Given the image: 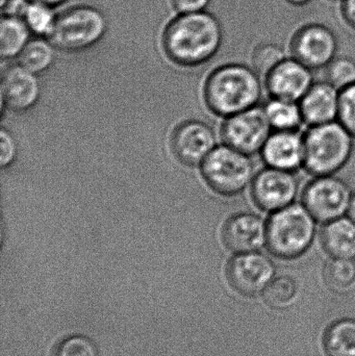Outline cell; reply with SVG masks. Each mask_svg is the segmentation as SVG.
Returning a JSON list of instances; mask_svg holds the SVG:
<instances>
[{
	"label": "cell",
	"mask_w": 355,
	"mask_h": 356,
	"mask_svg": "<svg viewBox=\"0 0 355 356\" xmlns=\"http://www.w3.org/2000/svg\"><path fill=\"white\" fill-rule=\"evenodd\" d=\"M222 27L206 12L181 14L165 27L163 49L169 60L183 67H195L210 60L222 44Z\"/></svg>",
	"instance_id": "cell-1"
},
{
	"label": "cell",
	"mask_w": 355,
	"mask_h": 356,
	"mask_svg": "<svg viewBox=\"0 0 355 356\" xmlns=\"http://www.w3.org/2000/svg\"><path fill=\"white\" fill-rule=\"evenodd\" d=\"M262 91L260 75L242 64L223 65L213 71L204 90L208 108L225 118L258 106Z\"/></svg>",
	"instance_id": "cell-2"
},
{
	"label": "cell",
	"mask_w": 355,
	"mask_h": 356,
	"mask_svg": "<svg viewBox=\"0 0 355 356\" xmlns=\"http://www.w3.org/2000/svg\"><path fill=\"white\" fill-rule=\"evenodd\" d=\"M316 234V220L302 203L295 202L267 220L266 248L277 259H298L308 252Z\"/></svg>",
	"instance_id": "cell-3"
},
{
	"label": "cell",
	"mask_w": 355,
	"mask_h": 356,
	"mask_svg": "<svg viewBox=\"0 0 355 356\" xmlns=\"http://www.w3.org/2000/svg\"><path fill=\"white\" fill-rule=\"evenodd\" d=\"M354 137L339 122L311 127L304 135V168L314 177L336 175L352 159Z\"/></svg>",
	"instance_id": "cell-4"
},
{
	"label": "cell",
	"mask_w": 355,
	"mask_h": 356,
	"mask_svg": "<svg viewBox=\"0 0 355 356\" xmlns=\"http://www.w3.org/2000/svg\"><path fill=\"white\" fill-rule=\"evenodd\" d=\"M106 31L104 14L92 6L69 8L56 17L47 35L52 46L63 51H83L95 45Z\"/></svg>",
	"instance_id": "cell-5"
},
{
	"label": "cell",
	"mask_w": 355,
	"mask_h": 356,
	"mask_svg": "<svg viewBox=\"0 0 355 356\" xmlns=\"http://www.w3.org/2000/svg\"><path fill=\"white\" fill-rule=\"evenodd\" d=\"M201 165L206 184L223 196L241 194L251 186L256 175L250 156L226 144L215 148Z\"/></svg>",
	"instance_id": "cell-6"
},
{
	"label": "cell",
	"mask_w": 355,
	"mask_h": 356,
	"mask_svg": "<svg viewBox=\"0 0 355 356\" xmlns=\"http://www.w3.org/2000/svg\"><path fill=\"white\" fill-rule=\"evenodd\" d=\"M354 193L347 182L335 175L315 177L302 193V203L319 223L347 216Z\"/></svg>",
	"instance_id": "cell-7"
},
{
	"label": "cell",
	"mask_w": 355,
	"mask_h": 356,
	"mask_svg": "<svg viewBox=\"0 0 355 356\" xmlns=\"http://www.w3.org/2000/svg\"><path fill=\"white\" fill-rule=\"evenodd\" d=\"M271 133L264 108L258 106L227 117L221 129L226 145L248 156L261 152Z\"/></svg>",
	"instance_id": "cell-8"
},
{
	"label": "cell",
	"mask_w": 355,
	"mask_h": 356,
	"mask_svg": "<svg viewBox=\"0 0 355 356\" xmlns=\"http://www.w3.org/2000/svg\"><path fill=\"white\" fill-rule=\"evenodd\" d=\"M337 35L320 23H308L294 33L290 42L292 56L312 70L327 68L337 58Z\"/></svg>",
	"instance_id": "cell-9"
},
{
	"label": "cell",
	"mask_w": 355,
	"mask_h": 356,
	"mask_svg": "<svg viewBox=\"0 0 355 356\" xmlns=\"http://www.w3.org/2000/svg\"><path fill=\"white\" fill-rule=\"evenodd\" d=\"M250 192L256 207L272 213L295 203L299 180L295 172L266 166L256 173Z\"/></svg>",
	"instance_id": "cell-10"
},
{
	"label": "cell",
	"mask_w": 355,
	"mask_h": 356,
	"mask_svg": "<svg viewBox=\"0 0 355 356\" xmlns=\"http://www.w3.org/2000/svg\"><path fill=\"white\" fill-rule=\"evenodd\" d=\"M274 274L272 261L260 251L239 253L227 264L229 284L244 296H256L265 291Z\"/></svg>",
	"instance_id": "cell-11"
},
{
	"label": "cell",
	"mask_w": 355,
	"mask_h": 356,
	"mask_svg": "<svg viewBox=\"0 0 355 356\" xmlns=\"http://www.w3.org/2000/svg\"><path fill=\"white\" fill-rule=\"evenodd\" d=\"M216 148V136L210 125L189 120L179 124L171 137V149L177 161L188 167L202 164Z\"/></svg>",
	"instance_id": "cell-12"
},
{
	"label": "cell",
	"mask_w": 355,
	"mask_h": 356,
	"mask_svg": "<svg viewBox=\"0 0 355 356\" xmlns=\"http://www.w3.org/2000/svg\"><path fill=\"white\" fill-rule=\"evenodd\" d=\"M312 71L293 56L286 58L265 77L269 95L299 102L314 83Z\"/></svg>",
	"instance_id": "cell-13"
},
{
	"label": "cell",
	"mask_w": 355,
	"mask_h": 356,
	"mask_svg": "<svg viewBox=\"0 0 355 356\" xmlns=\"http://www.w3.org/2000/svg\"><path fill=\"white\" fill-rule=\"evenodd\" d=\"M221 236L225 247L236 254L256 252L266 247L267 221L249 211L235 213L225 221Z\"/></svg>",
	"instance_id": "cell-14"
},
{
	"label": "cell",
	"mask_w": 355,
	"mask_h": 356,
	"mask_svg": "<svg viewBox=\"0 0 355 356\" xmlns=\"http://www.w3.org/2000/svg\"><path fill=\"white\" fill-rule=\"evenodd\" d=\"M260 154L267 167L295 172L304 166V135L273 131Z\"/></svg>",
	"instance_id": "cell-15"
},
{
	"label": "cell",
	"mask_w": 355,
	"mask_h": 356,
	"mask_svg": "<svg viewBox=\"0 0 355 356\" xmlns=\"http://www.w3.org/2000/svg\"><path fill=\"white\" fill-rule=\"evenodd\" d=\"M40 86L35 73L24 67L10 66L4 70L1 79L2 102L10 110L24 112L37 104Z\"/></svg>",
	"instance_id": "cell-16"
},
{
	"label": "cell",
	"mask_w": 355,
	"mask_h": 356,
	"mask_svg": "<svg viewBox=\"0 0 355 356\" xmlns=\"http://www.w3.org/2000/svg\"><path fill=\"white\" fill-rule=\"evenodd\" d=\"M298 104L308 127L335 122L339 116L340 91L329 81H318Z\"/></svg>",
	"instance_id": "cell-17"
},
{
	"label": "cell",
	"mask_w": 355,
	"mask_h": 356,
	"mask_svg": "<svg viewBox=\"0 0 355 356\" xmlns=\"http://www.w3.org/2000/svg\"><path fill=\"white\" fill-rule=\"evenodd\" d=\"M320 243L333 259H355V222L344 216L323 224Z\"/></svg>",
	"instance_id": "cell-18"
},
{
	"label": "cell",
	"mask_w": 355,
	"mask_h": 356,
	"mask_svg": "<svg viewBox=\"0 0 355 356\" xmlns=\"http://www.w3.org/2000/svg\"><path fill=\"white\" fill-rule=\"evenodd\" d=\"M267 119L274 131H299L304 122L298 102L271 98L264 106Z\"/></svg>",
	"instance_id": "cell-19"
},
{
	"label": "cell",
	"mask_w": 355,
	"mask_h": 356,
	"mask_svg": "<svg viewBox=\"0 0 355 356\" xmlns=\"http://www.w3.org/2000/svg\"><path fill=\"white\" fill-rule=\"evenodd\" d=\"M29 29L24 20L3 16L0 24V52L2 58L19 56L28 42Z\"/></svg>",
	"instance_id": "cell-20"
},
{
	"label": "cell",
	"mask_w": 355,
	"mask_h": 356,
	"mask_svg": "<svg viewBox=\"0 0 355 356\" xmlns=\"http://www.w3.org/2000/svg\"><path fill=\"white\" fill-rule=\"evenodd\" d=\"M324 348L329 356H355V321L333 323L325 332Z\"/></svg>",
	"instance_id": "cell-21"
},
{
	"label": "cell",
	"mask_w": 355,
	"mask_h": 356,
	"mask_svg": "<svg viewBox=\"0 0 355 356\" xmlns=\"http://www.w3.org/2000/svg\"><path fill=\"white\" fill-rule=\"evenodd\" d=\"M21 66L31 72L40 73L47 70L53 62V46L42 39L27 42L22 51L19 54Z\"/></svg>",
	"instance_id": "cell-22"
},
{
	"label": "cell",
	"mask_w": 355,
	"mask_h": 356,
	"mask_svg": "<svg viewBox=\"0 0 355 356\" xmlns=\"http://www.w3.org/2000/svg\"><path fill=\"white\" fill-rule=\"evenodd\" d=\"M324 280L333 290L344 291L355 282L354 259H333L327 264Z\"/></svg>",
	"instance_id": "cell-23"
},
{
	"label": "cell",
	"mask_w": 355,
	"mask_h": 356,
	"mask_svg": "<svg viewBox=\"0 0 355 356\" xmlns=\"http://www.w3.org/2000/svg\"><path fill=\"white\" fill-rule=\"evenodd\" d=\"M285 58V50L281 46L262 43L256 46L252 54V68L261 77H266Z\"/></svg>",
	"instance_id": "cell-24"
},
{
	"label": "cell",
	"mask_w": 355,
	"mask_h": 356,
	"mask_svg": "<svg viewBox=\"0 0 355 356\" xmlns=\"http://www.w3.org/2000/svg\"><path fill=\"white\" fill-rule=\"evenodd\" d=\"M297 284L290 276H279L265 289V299L274 307H285L291 305L297 295Z\"/></svg>",
	"instance_id": "cell-25"
},
{
	"label": "cell",
	"mask_w": 355,
	"mask_h": 356,
	"mask_svg": "<svg viewBox=\"0 0 355 356\" xmlns=\"http://www.w3.org/2000/svg\"><path fill=\"white\" fill-rule=\"evenodd\" d=\"M325 81L339 91L355 83V60L347 56H337L325 68Z\"/></svg>",
	"instance_id": "cell-26"
},
{
	"label": "cell",
	"mask_w": 355,
	"mask_h": 356,
	"mask_svg": "<svg viewBox=\"0 0 355 356\" xmlns=\"http://www.w3.org/2000/svg\"><path fill=\"white\" fill-rule=\"evenodd\" d=\"M23 20L29 31L35 35H48L53 26L56 17L50 6L37 2H29Z\"/></svg>",
	"instance_id": "cell-27"
},
{
	"label": "cell",
	"mask_w": 355,
	"mask_h": 356,
	"mask_svg": "<svg viewBox=\"0 0 355 356\" xmlns=\"http://www.w3.org/2000/svg\"><path fill=\"white\" fill-rule=\"evenodd\" d=\"M338 121L355 139V83L340 91Z\"/></svg>",
	"instance_id": "cell-28"
},
{
	"label": "cell",
	"mask_w": 355,
	"mask_h": 356,
	"mask_svg": "<svg viewBox=\"0 0 355 356\" xmlns=\"http://www.w3.org/2000/svg\"><path fill=\"white\" fill-rule=\"evenodd\" d=\"M56 356H97L95 346L83 337H72L60 343Z\"/></svg>",
	"instance_id": "cell-29"
},
{
	"label": "cell",
	"mask_w": 355,
	"mask_h": 356,
	"mask_svg": "<svg viewBox=\"0 0 355 356\" xmlns=\"http://www.w3.org/2000/svg\"><path fill=\"white\" fill-rule=\"evenodd\" d=\"M0 147H1V156H0V162L1 166H10L14 162L16 158L17 146L14 138L12 137L8 131L2 129L0 133Z\"/></svg>",
	"instance_id": "cell-30"
},
{
	"label": "cell",
	"mask_w": 355,
	"mask_h": 356,
	"mask_svg": "<svg viewBox=\"0 0 355 356\" xmlns=\"http://www.w3.org/2000/svg\"><path fill=\"white\" fill-rule=\"evenodd\" d=\"M210 0H171L173 8L179 14L202 12Z\"/></svg>",
	"instance_id": "cell-31"
},
{
	"label": "cell",
	"mask_w": 355,
	"mask_h": 356,
	"mask_svg": "<svg viewBox=\"0 0 355 356\" xmlns=\"http://www.w3.org/2000/svg\"><path fill=\"white\" fill-rule=\"evenodd\" d=\"M28 4V0H8L2 6V10H3L4 16L23 19Z\"/></svg>",
	"instance_id": "cell-32"
},
{
	"label": "cell",
	"mask_w": 355,
	"mask_h": 356,
	"mask_svg": "<svg viewBox=\"0 0 355 356\" xmlns=\"http://www.w3.org/2000/svg\"><path fill=\"white\" fill-rule=\"evenodd\" d=\"M340 8L344 22L355 31V0H341Z\"/></svg>",
	"instance_id": "cell-33"
},
{
	"label": "cell",
	"mask_w": 355,
	"mask_h": 356,
	"mask_svg": "<svg viewBox=\"0 0 355 356\" xmlns=\"http://www.w3.org/2000/svg\"><path fill=\"white\" fill-rule=\"evenodd\" d=\"M29 2H37V3L45 4V6H60V4L64 3L66 0H28Z\"/></svg>",
	"instance_id": "cell-34"
},
{
	"label": "cell",
	"mask_w": 355,
	"mask_h": 356,
	"mask_svg": "<svg viewBox=\"0 0 355 356\" xmlns=\"http://www.w3.org/2000/svg\"><path fill=\"white\" fill-rule=\"evenodd\" d=\"M347 216L352 218L355 222V192L352 194V201H350L349 209H348Z\"/></svg>",
	"instance_id": "cell-35"
},
{
	"label": "cell",
	"mask_w": 355,
	"mask_h": 356,
	"mask_svg": "<svg viewBox=\"0 0 355 356\" xmlns=\"http://www.w3.org/2000/svg\"><path fill=\"white\" fill-rule=\"evenodd\" d=\"M288 3L291 4V6H306V4L312 2L313 0H285Z\"/></svg>",
	"instance_id": "cell-36"
},
{
	"label": "cell",
	"mask_w": 355,
	"mask_h": 356,
	"mask_svg": "<svg viewBox=\"0 0 355 356\" xmlns=\"http://www.w3.org/2000/svg\"><path fill=\"white\" fill-rule=\"evenodd\" d=\"M8 0H0V4H1V8H2V6H4V4H6V2H8Z\"/></svg>",
	"instance_id": "cell-37"
}]
</instances>
